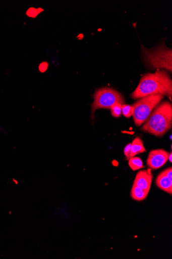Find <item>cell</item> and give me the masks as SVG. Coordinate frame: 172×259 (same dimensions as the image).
<instances>
[{
	"label": "cell",
	"mask_w": 172,
	"mask_h": 259,
	"mask_svg": "<svg viewBox=\"0 0 172 259\" xmlns=\"http://www.w3.org/2000/svg\"><path fill=\"white\" fill-rule=\"evenodd\" d=\"M155 94L171 97L172 81L164 70L143 75L131 98L136 100Z\"/></svg>",
	"instance_id": "cell-1"
},
{
	"label": "cell",
	"mask_w": 172,
	"mask_h": 259,
	"mask_svg": "<svg viewBox=\"0 0 172 259\" xmlns=\"http://www.w3.org/2000/svg\"><path fill=\"white\" fill-rule=\"evenodd\" d=\"M171 124L172 106L169 102L166 101L155 108L141 130L161 137L171 128Z\"/></svg>",
	"instance_id": "cell-2"
},
{
	"label": "cell",
	"mask_w": 172,
	"mask_h": 259,
	"mask_svg": "<svg viewBox=\"0 0 172 259\" xmlns=\"http://www.w3.org/2000/svg\"><path fill=\"white\" fill-rule=\"evenodd\" d=\"M142 53L146 64L155 68H165L172 70V52L164 44L155 49L147 50L142 46Z\"/></svg>",
	"instance_id": "cell-3"
},
{
	"label": "cell",
	"mask_w": 172,
	"mask_h": 259,
	"mask_svg": "<svg viewBox=\"0 0 172 259\" xmlns=\"http://www.w3.org/2000/svg\"><path fill=\"white\" fill-rule=\"evenodd\" d=\"M93 98L94 101L91 104V120L94 118V112L99 109L110 108L117 103L123 104L125 99L121 94L117 91L108 88H102L95 90Z\"/></svg>",
	"instance_id": "cell-4"
},
{
	"label": "cell",
	"mask_w": 172,
	"mask_h": 259,
	"mask_svg": "<svg viewBox=\"0 0 172 259\" xmlns=\"http://www.w3.org/2000/svg\"><path fill=\"white\" fill-rule=\"evenodd\" d=\"M163 98L161 94H155L141 98L134 104L133 116L135 125L140 126L144 123Z\"/></svg>",
	"instance_id": "cell-5"
},
{
	"label": "cell",
	"mask_w": 172,
	"mask_h": 259,
	"mask_svg": "<svg viewBox=\"0 0 172 259\" xmlns=\"http://www.w3.org/2000/svg\"><path fill=\"white\" fill-rule=\"evenodd\" d=\"M169 153L162 149L152 150L147 157V165L150 169L156 170L164 165L168 160Z\"/></svg>",
	"instance_id": "cell-6"
},
{
	"label": "cell",
	"mask_w": 172,
	"mask_h": 259,
	"mask_svg": "<svg viewBox=\"0 0 172 259\" xmlns=\"http://www.w3.org/2000/svg\"><path fill=\"white\" fill-rule=\"evenodd\" d=\"M153 178L151 169L141 170L137 174L134 185L150 192Z\"/></svg>",
	"instance_id": "cell-7"
},
{
	"label": "cell",
	"mask_w": 172,
	"mask_h": 259,
	"mask_svg": "<svg viewBox=\"0 0 172 259\" xmlns=\"http://www.w3.org/2000/svg\"><path fill=\"white\" fill-rule=\"evenodd\" d=\"M156 185L163 191L171 195L172 194V180L169 179L162 171L157 177L156 180Z\"/></svg>",
	"instance_id": "cell-8"
},
{
	"label": "cell",
	"mask_w": 172,
	"mask_h": 259,
	"mask_svg": "<svg viewBox=\"0 0 172 259\" xmlns=\"http://www.w3.org/2000/svg\"><path fill=\"white\" fill-rule=\"evenodd\" d=\"M146 151L141 139L137 137L132 143V149L130 158L135 156L136 155L141 154Z\"/></svg>",
	"instance_id": "cell-9"
},
{
	"label": "cell",
	"mask_w": 172,
	"mask_h": 259,
	"mask_svg": "<svg viewBox=\"0 0 172 259\" xmlns=\"http://www.w3.org/2000/svg\"><path fill=\"white\" fill-rule=\"evenodd\" d=\"M149 193V191L143 190L142 188L133 184L131 190V196L134 200L138 201L144 200L148 195Z\"/></svg>",
	"instance_id": "cell-10"
},
{
	"label": "cell",
	"mask_w": 172,
	"mask_h": 259,
	"mask_svg": "<svg viewBox=\"0 0 172 259\" xmlns=\"http://www.w3.org/2000/svg\"><path fill=\"white\" fill-rule=\"evenodd\" d=\"M129 164L130 168L136 171L144 168L141 159L138 157H133L129 159Z\"/></svg>",
	"instance_id": "cell-11"
},
{
	"label": "cell",
	"mask_w": 172,
	"mask_h": 259,
	"mask_svg": "<svg viewBox=\"0 0 172 259\" xmlns=\"http://www.w3.org/2000/svg\"><path fill=\"white\" fill-rule=\"evenodd\" d=\"M134 112V108L133 106L129 105H124L122 107V113L126 117H131L133 116Z\"/></svg>",
	"instance_id": "cell-12"
},
{
	"label": "cell",
	"mask_w": 172,
	"mask_h": 259,
	"mask_svg": "<svg viewBox=\"0 0 172 259\" xmlns=\"http://www.w3.org/2000/svg\"><path fill=\"white\" fill-rule=\"evenodd\" d=\"M122 105L119 103L116 104L110 108L111 114L115 117H119L122 114Z\"/></svg>",
	"instance_id": "cell-13"
},
{
	"label": "cell",
	"mask_w": 172,
	"mask_h": 259,
	"mask_svg": "<svg viewBox=\"0 0 172 259\" xmlns=\"http://www.w3.org/2000/svg\"><path fill=\"white\" fill-rule=\"evenodd\" d=\"M132 149V143H130L126 146L124 149V153L128 159L130 158V155L131 153Z\"/></svg>",
	"instance_id": "cell-14"
},
{
	"label": "cell",
	"mask_w": 172,
	"mask_h": 259,
	"mask_svg": "<svg viewBox=\"0 0 172 259\" xmlns=\"http://www.w3.org/2000/svg\"><path fill=\"white\" fill-rule=\"evenodd\" d=\"M48 66V64L47 62H43L40 64L39 67V69L40 71L42 73H44V72L46 71L47 67Z\"/></svg>",
	"instance_id": "cell-15"
},
{
	"label": "cell",
	"mask_w": 172,
	"mask_h": 259,
	"mask_svg": "<svg viewBox=\"0 0 172 259\" xmlns=\"http://www.w3.org/2000/svg\"><path fill=\"white\" fill-rule=\"evenodd\" d=\"M166 176L171 180H172V168L170 167L164 170Z\"/></svg>",
	"instance_id": "cell-16"
},
{
	"label": "cell",
	"mask_w": 172,
	"mask_h": 259,
	"mask_svg": "<svg viewBox=\"0 0 172 259\" xmlns=\"http://www.w3.org/2000/svg\"><path fill=\"white\" fill-rule=\"evenodd\" d=\"M171 158H172V154L171 152L170 154H169L168 157V160H169L170 162H171V161H172Z\"/></svg>",
	"instance_id": "cell-17"
}]
</instances>
